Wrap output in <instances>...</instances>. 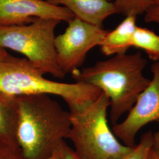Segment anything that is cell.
Segmentation results:
<instances>
[{"label":"cell","instance_id":"obj_1","mask_svg":"<svg viewBox=\"0 0 159 159\" xmlns=\"http://www.w3.org/2000/svg\"><path fill=\"white\" fill-rule=\"evenodd\" d=\"M17 140L25 159H50L68 138L71 113L46 94L17 96Z\"/></svg>","mask_w":159,"mask_h":159},{"label":"cell","instance_id":"obj_2","mask_svg":"<svg viewBox=\"0 0 159 159\" xmlns=\"http://www.w3.org/2000/svg\"><path fill=\"white\" fill-rule=\"evenodd\" d=\"M146 64L147 60L140 52L120 54L91 67L75 70L71 74L75 82L93 85L108 97L110 119L114 125L130 110L149 84L150 80L143 73Z\"/></svg>","mask_w":159,"mask_h":159},{"label":"cell","instance_id":"obj_3","mask_svg":"<svg viewBox=\"0 0 159 159\" xmlns=\"http://www.w3.org/2000/svg\"><path fill=\"white\" fill-rule=\"evenodd\" d=\"M44 75L27 58L10 55L0 60V91L16 97L37 94L57 96L67 103L70 112L84 110L102 92L93 85L57 82Z\"/></svg>","mask_w":159,"mask_h":159},{"label":"cell","instance_id":"obj_4","mask_svg":"<svg viewBox=\"0 0 159 159\" xmlns=\"http://www.w3.org/2000/svg\"><path fill=\"white\" fill-rule=\"evenodd\" d=\"M108 97L100 96L83 110L70 112L71 126L68 139L81 159H120L133 148L120 143L109 127Z\"/></svg>","mask_w":159,"mask_h":159},{"label":"cell","instance_id":"obj_5","mask_svg":"<svg viewBox=\"0 0 159 159\" xmlns=\"http://www.w3.org/2000/svg\"><path fill=\"white\" fill-rule=\"evenodd\" d=\"M61 21L35 18L29 24L0 25V47L19 52L44 74L63 79L66 74L57 62L55 30Z\"/></svg>","mask_w":159,"mask_h":159},{"label":"cell","instance_id":"obj_6","mask_svg":"<svg viewBox=\"0 0 159 159\" xmlns=\"http://www.w3.org/2000/svg\"><path fill=\"white\" fill-rule=\"evenodd\" d=\"M68 24L64 33L55 39L58 64L66 75L79 69L88 52L100 46L108 31L75 17Z\"/></svg>","mask_w":159,"mask_h":159},{"label":"cell","instance_id":"obj_7","mask_svg":"<svg viewBox=\"0 0 159 159\" xmlns=\"http://www.w3.org/2000/svg\"><path fill=\"white\" fill-rule=\"evenodd\" d=\"M151 71L152 79L139 95L127 117L112 129L116 137L129 148L135 146L136 136L143 126L159 120V62L152 65Z\"/></svg>","mask_w":159,"mask_h":159},{"label":"cell","instance_id":"obj_8","mask_svg":"<svg viewBox=\"0 0 159 159\" xmlns=\"http://www.w3.org/2000/svg\"><path fill=\"white\" fill-rule=\"evenodd\" d=\"M74 18V14L67 8L52 5L45 0H0L1 25H27L35 18L68 23Z\"/></svg>","mask_w":159,"mask_h":159},{"label":"cell","instance_id":"obj_9","mask_svg":"<svg viewBox=\"0 0 159 159\" xmlns=\"http://www.w3.org/2000/svg\"><path fill=\"white\" fill-rule=\"evenodd\" d=\"M52 5L67 8L80 20L102 27L107 17L117 14L113 2L107 0H47Z\"/></svg>","mask_w":159,"mask_h":159},{"label":"cell","instance_id":"obj_10","mask_svg":"<svg viewBox=\"0 0 159 159\" xmlns=\"http://www.w3.org/2000/svg\"><path fill=\"white\" fill-rule=\"evenodd\" d=\"M137 17L126 16L125 19L112 31H108L100 44L103 54L109 56L125 54L132 47V40L136 29Z\"/></svg>","mask_w":159,"mask_h":159},{"label":"cell","instance_id":"obj_11","mask_svg":"<svg viewBox=\"0 0 159 159\" xmlns=\"http://www.w3.org/2000/svg\"><path fill=\"white\" fill-rule=\"evenodd\" d=\"M18 108L17 97L0 91V139L18 145Z\"/></svg>","mask_w":159,"mask_h":159},{"label":"cell","instance_id":"obj_12","mask_svg":"<svg viewBox=\"0 0 159 159\" xmlns=\"http://www.w3.org/2000/svg\"><path fill=\"white\" fill-rule=\"evenodd\" d=\"M132 47L142 49L154 62H159V35L153 31L137 27L132 40Z\"/></svg>","mask_w":159,"mask_h":159},{"label":"cell","instance_id":"obj_13","mask_svg":"<svg viewBox=\"0 0 159 159\" xmlns=\"http://www.w3.org/2000/svg\"><path fill=\"white\" fill-rule=\"evenodd\" d=\"M157 0H113L117 14L126 16L141 15Z\"/></svg>","mask_w":159,"mask_h":159},{"label":"cell","instance_id":"obj_14","mask_svg":"<svg viewBox=\"0 0 159 159\" xmlns=\"http://www.w3.org/2000/svg\"><path fill=\"white\" fill-rule=\"evenodd\" d=\"M153 146V133L149 131L143 134L139 143L120 159H148Z\"/></svg>","mask_w":159,"mask_h":159},{"label":"cell","instance_id":"obj_15","mask_svg":"<svg viewBox=\"0 0 159 159\" xmlns=\"http://www.w3.org/2000/svg\"><path fill=\"white\" fill-rule=\"evenodd\" d=\"M0 159H25L18 145L0 141ZM50 159H52V156Z\"/></svg>","mask_w":159,"mask_h":159},{"label":"cell","instance_id":"obj_16","mask_svg":"<svg viewBox=\"0 0 159 159\" xmlns=\"http://www.w3.org/2000/svg\"><path fill=\"white\" fill-rule=\"evenodd\" d=\"M54 159H81L75 153L73 148L68 146L64 140L53 155Z\"/></svg>","mask_w":159,"mask_h":159},{"label":"cell","instance_id":"obj_17","mask_svg":"<svg viewBox=\"0 0 159 159\" xmlns=\"http://www.w3.org/2000/svg\"><path fill=\"white\" fill-rule=\"evenodd\" d=\"M144 21L159 24V2L154 3L146 11Z\"/></svg>","mask_w":159,"mask_h":159},{"label":"cell","instance_id":"obj_18","mask_svg":"<svg viewBox=\"0 0 159 159\" xmlns=\"http://www.w3.org/2000/svg\"><path fill=\"white\" fill-rule=\"evenodd\" d=\"M157 122L159 123V129L155 133H153V146L152 150L159 157V120Z\"/></svg>","mask_w":159,"mask_h":159},{"label":"cell","instance_id":"obj_19","mask_svg":"<svg viewBox=\"0 0 159 159\" xmlns=\"http://www.w3.org/2000/svg\"><path fill=\"white\" fill-rule=\"evenodd\" d=\"M10 54L7 51L6 49L0 47V60H4L7 57H8Z\"/></svg>","mask_w":159,"mask_h":159},{"label":"cell","instance_id":"obj_20","mask_svg":"<svg viewBox=\"0 0 159 159\" xmlns=\"http://www.w3.org/2000/svg\"><path fill=\"white\" fill-rule=\"evenodd\" d=\"M148 159H159V157L152 150L149 153Z\"/></svg>","mask_w":159,"mask_h":159},{"label":"cell","instance_id":"obj_21","mask_svg":"<svg viewBox=\"0 0 159 159\" xmlns=\"http://www.w3.org/2000/svg\"><path fill=\"white\" fill-rule=\"evenodd\" d=\"M107 1H110V2H113V0H107Z\"/></svg>","mask_w":159,"mask_h":159},{"label":"cell","instance_id":"obj_22","mask_svg":"<svg viewBox=\"0 0 159 159\" xmlns=\"http://www.w3.org/2000/svg\"><path fill=\"white\" fill-rule=\"evenodd\" d=\"M156 2H159V0H157V1H156Z\"/></svg>","mask_w":159,"mask_h":159},{"label":"cell","instance_id":"obj_23","mask_svg":"<svg viewBox=\"0 0 159 159\" xmlns=\"http://www.w3.org/2000/svg\"><path fill=\"white\" fill-rule=\"evenodd\" d=\"M1 140H1V139H0V141H1Z\"/></svg>","mask_w":159,"mask_h":159},{"label":"cell","instance_id":"obj_24","mask_svg":"<svg viewBox=\"0 0 159 159\" xmlns=\"http://www.w3.org/2000/svg\"><path fill=\"white\" fill-rule=\"evenodd\" d=\"M45 1H47V0H45Z\"/></svg>","mask_w":159,"mask_h":159}]
</instances>
